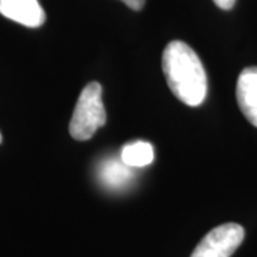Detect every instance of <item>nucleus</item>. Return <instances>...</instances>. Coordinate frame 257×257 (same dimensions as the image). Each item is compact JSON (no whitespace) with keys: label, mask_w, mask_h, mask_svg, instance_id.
Instances as JSON below:
<instances>
[{"label":"nucleus","mask_w":257,"mask_h":257,"mask_svg":"<svg viewBox=\"0 0 257 257\" xmlns=\"http://www.w3.org/2000/svg\"><path fill=\"white\" fill-rule=\"evenodd\" d=\"M162 67L169 89L187 106H200L207 94V76L202 60L189 45L173 40L166 46Z\"/></svg>","instance_id":"1"},{"label":"nucleus","mask_w":257,"mask_h":257,"mask_svg":"<svg viewBox=\"0 0 257 257\" xmlns=\"http://www.w3.org/2000/svg\"><path fill=\"white\" fill-rule=\"evenodd\" d=\"M106 117L104 104L101 100L100 83H87L79 96L69 124L70 136L80 142L92 139L97 128L104 126Z\"/></svg>","instance_id":"2"},{"label":"nucleus","mask_w":257,"mask_h":257,"mask_svg":"<svg viewBox=\"0 0 257 257\" xmlns=\"http://www.w3.org/2000/svg\"><path fill=\"white\" fill-rule=\"evenodd\" d=\"M244 239V229L237 223H224L210 230L193 250L190 257H231Z\"/></svg>","instance_id":"3"},{"label":"nucleus","mask_w":257,"mask_h":257,"mask_svg":"<svg viewBox=\"0 0 257 257\" xmlns=\"http://www.w3.org/2000/svg\"><path fill=\"white\" fill-rule=\"evenodd\" d=\"M0 15L26 28H40L46 20L37 0H0Z\"/></svg>","instance_id":"4"},{"label":"nucleus","mask_w":257,"mask_h":257,"mask_svg":"<svg viewBox=\"0 0 257 257\" xmlns=\"http://www.w3.org/2000/svg\"><path fill=\"white\" fill-rule=\"evenodd\" d=\"M236 99L244 117L257 127V67H246L237 79Z\"/></svg>","instance_id":"5"},{"label":"nucleus","mask_w":257,"mask_h":257,"mask_svg":"<svg viewBox=\"0 0 257 257\" xmlns=\"http://www.w3.org/2000/svg\"><path fill=\"white\" fill-rule=\"evenodd\" d=\"M99 177L101 183L110 189H121L132 180L133 172L132 167L127 166L121 159H110L103 162L99 170Z\"/></svg>","instance_id":"6"},{"label":"nucleus","mask_w":257,"mask_h":257,"mask_svg":"<svg viewBox=\"0 0 257 257\" xmlns=\"http://www.w3.org/2000/svg\"><path fill=\"white\" fill-rule=\"evenodd\" d=\"M120 159L130 167H145L152 165L155 159V150L150 143L143 140H136L127 143L121 149Z\"/></svg>","instance_id":"7"},{"label":"nucleus","mask_w":257,"mask_h":257,"mask_svg":"<svg viewBox=\"0 0 257 257\" xmlns=\"http://www.w3.org/2000/svg\"><path fill=\"white\" fill-rule=\"evenodd\" d=\"M121 2L133 10H142L146 3V0H121Z\"/></svg>","instance_id":"8"},{"label":"nucleus","mask_w":257,"mask_h":257,"mask_svg":"<svg viewBox=\"0 0 257 257\" xmlns=\"http://www.w3.org/2000/svg\"><path fill=\"white\" fill-rule=\"evenodd\" d=\"M213 2H214V5L217 8H220L223 10H230L236 3V0H213Z\"/></svg>","instance_id":"9"},{"label":"nucleus","mask_w":257,"mask_h":257,"mask_svg":"<svg viewBox=\"0 0 257 257\" xmlns=\"http://www.w3.org/2000/svg\"><path fill=\"white\" fill-rule=\"evenodd\" d=\"M0 145H2V133H0Z\"/></svg>","instance_id":"10"}]
</instances>
